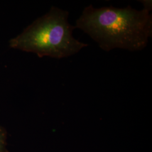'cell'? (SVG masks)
<instances>
[{
	"label": "cell",
	"mask_w": 152,
	"mask_h": 152,
	"mask_svg": "<svg viewBox=\"0 0 152 152\" xmlns=\"http://www.w3.org/2000/svg\"><path fill=\"white\" fill-rule=\"evenodd\" d=\"M76 28L87 34L107 52L114 49L140 51L152 36V16L143 8L137 10L128 6L95 8L86 7L76 20Z\"/></svg>",
	"instance_id": "cell-1"
},
{
	"label": "cell",
	"mask_w": 152,
	"mask_h": 152,
	"mask_svg": "<svg viewBox=\"0 0 152 152\" xmlns=\"http://www.w3.org/2000/svg\"><path fill=\"white\" fill-rule=\"evenodd\" d=\"M68 11L52 7L10 41L14 49L33 53L39 57L61 59L76 54L88 45L73 36L76 29L68 22Z\"/></svg>",
	"instance_id": "cell-2"
},
{
	"label": "cell",
	"mask_w": 152,
	"mask_h": 152,
	"mask_svg": "<svg viewBox=\"0 0 152 152\" xmlns=\"http://www.w3.org/2000/svg\"><path fill=\"white\" fill-rule=\"evenodd\" d=\"M0 152H8L7 150V134L5 130L0 127Z\"/></svg>",
	"instance_id": "cell-3"
},
{
	"label": "cell",
	"mask_w": 152,
	"mask_h": 152,
	"mask_svg": "<svg viewBox=\"0 0 152 152\" xmlns=\"http://www.w3.org/2000/svg\"><path fill=\"white\" fill-rule=\"evenodd\" d=\"M141 3L143 4L144 9L150 11L152 10V1H141Z\"/></svg>",
	"instance_id": "cell-4"
}]
</instances>
